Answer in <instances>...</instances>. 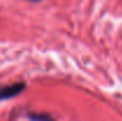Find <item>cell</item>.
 Instances as JSON below:
<instances>
[{
	"instance_id": "obj_3",
	"label": "cell",
	"mask_w": 122,
	"mask_h": 121,
	"mask_svg": "<svg viewBox=\"0 0 122 121\" xmlns=\"http://www.w3.org/2000/svg\"><path fill=\"white\" fill-rule=\"evenodd\" d=\"M29 1H32V2H38V1H41V0H29Z\"/></svg>"
},
{
	"instance_id": "obj_1",
	"label": "cell",
	"mask_w": 122,
	"mask_h": 121,
	"mask_svg": "<svg viewBox=\"0 0 122 121\" xmlns=\"http://www.w3.org/2000/svg\"><path fill=\"white\" fill-rule=\"evenodd\" d=\"M26 88L25 82H17L10 85H5L0 88V101L4 100H8L12 99L14 96H18L20 93H23V90Z\"/></svg>"
},
{
	"instance_id": "obj_2",
	"label": "cell",
	"mask_w": 122,
	"mask_h": 121,
	"mask_svg": "<svg viewBox=\"0 0 122 121\" xmlns=\"http://www.w3.org/2000/svg\"><path fill=\"white\" fill-rule=\"evenodd\" d=\"M27 118L32 121H52L53 118L49 114H39V113H29Z\"/></svg>"
}]
</instances>
